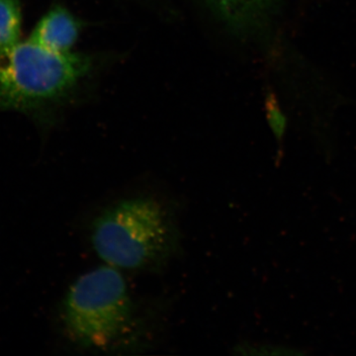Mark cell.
<instances>
[{"label":"cell","instance_id":"1","mask_svg":"<svg viewBox=\"0 0 356 356\" xmlns=\"http://www.w3.org/2000/svg\"><path fill=\"white\" fill-rule=\"evenodd\" d=\"M91 243L108 266L153 270L177 252L179 232L165 205L142 196L124 199L103 210L93 222Z\"/></svg>","mask_w":356,"mask_h":356},{"label":"cell","instance_id":"2","mask_svg":"<svg viewBox=\"0 0 356 356\" xmlns=\"http://www.w3.org/2000/svg\"><path fill=\"white\" fill-rule=\"evenodd\" d=\"M92 58L56 53L32 41L0 54V111H31L58 102L88 76Z\"/></svg>","mask_w":356,"mask_h":356},{"label":"cell","instance_id":"3","mask_svg":"<svg viewBox=\"0 0 356 356\" xmlns=\"http://www.w3.org/2000/svg\"><path fill=\"white\" fill-rule=\"evenodd\" d=\"M134 304L118 268L105 264L70 286L64 302L65 332L79 346L103 350L113 346L133 325Z\"/></svg>","mask_w":356,"mask_h":356},{"label":"cell","instance_id":"4","mask_svg":"<svg viewBox=\"0 0 356 356\" xmlns=\"http://www.w3.org/2000/svg\"><path fill=\"white\" fill-rule=\"evenodd\" d=\"M229 32L252 38L266 31L277 8L278 0H205Z\"/></svg>","mask_w":356,"mask_h":356},{"label":"cell","instance_id":"5","mask_svg":"<svg viewBox=\"0 0 356 356\" xmlns=\"http://www.w3.org/2000/svg\"><path fill=\"white\" fill-rule=\"evenodd\" d=\"M81 31V21L63 6L51 7L37 23L30 41L56 53H70Z\"/></svg>","mask_w":356,"mask_h":356},{"label":"cell","instance_id":"6","mask_svg":"<svg viewBox=\"0 0 356 356\" xmlns=\"http://www.w3.org/2000/svg\"><path fill=\"white\" fill-rule=\"evenodd\" d=\"M21 26L20 0H0V54L19 43Z\"/></svg>","mask_w":356,"mask_h":356},{"label":"cell","instance_id":"7","mask_svg":"<svg viewBox=\"0 0 356 356\" xmlns=\"http://www.w3.org/2000/svg\"><path fill=\"white\" fill-rule=\"evenodd\" d=\"M250 350L248 355H302L301 351L294 350V348H286V346H250V348H243V350Z\"/></svg>","mask_w":356,"mask_h":356}]
</instances>
